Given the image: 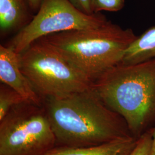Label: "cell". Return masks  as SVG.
Masks as SVG:
<instances>
[{"mask_svg": "<svg viewBox=\"0 0 155 155\" xmlns=\"http://www.w3.org/2000/svg\"><path fill=\"white\" fill-rule=\"evenodd\" d=\"M43 106L56 146L93 147L135 139L124 119L106 105L92 88L43 97Z\"/></svg>", "mask_w": 155, "mask_h": 155, "instance_id": "6da1fadb", "label": "cell"}, {"mask_svg": "<svg viewBox=\"0 0 155 155\" xmlns=\"http://www.w3.org/2000/svg\"><path fill=\"white\" fill-rule=\"evenodd\" d=\"M91 88L109 109L124 119L139 139L155 127V58L119 63L93 82Z\"/></svg>", "mask_w": 155, "mask_h": 155, "instance_id": "7a4b0ae2", "label": "cell"}, {"mask_svg": "<svg viewBox=\"0 0 155 155\" xmlns=\"http://www.w3.org/2000/svg\"><path fill=\"white\" fill-rule=\"evenodd\" d=\"M137 38L131 29L107 21L97 27L51 34L40 39L93 82L121 62Z\"/></svg>", "mask_w": 155, "mask_h": 155, "instance_id": "3957f363", "label": "cell"}, {"mask_svg": "<svg viewBox=\"0 0 155 155\" xmlns=\"http://www.w3.org/2000/svg\"><path fill=\"white\" fill-rule=\"evenodd\" d=\"M18 55L22 72L42 98L64 96L91 88L90 79L41 39Z\"/></svg>", "mask_w": 155, "mask_h": 155, "instance_id": "277c9868", "label": "cell"}, {"mask_svg": "<svg viewBox=\"0 0 155 155\" xmlns=\"http://www.w3.org/2000/svg\"><path fill=\"white\" fill-rule=\"evenodd\" d=\"M56 146L43 105L24 102L0 121V155H43Z\"/></svg>", "mask_w": 155, "mask_h": 155, "instance_id": "5b68a950", "label": "cell"}, {"mask_svg": "<svg viewBox=\"0 0 155 155\" xmlns=\"http://www.w3.org/2000/svg\"><path fill=\"white\" fill-rule=\"evenodd\" d=\"M107 21L100 12L89 15L80 11L69 0H43L37 14L12 39L8 47L19 54L47 35L94 28Z\"/></svg>", "mask_w": 155, "mask_h": 155, "instance_id": "8992f818", "label": "cell"}, {"mask_svg": "<svg viewBox=\"0 0 155 155\" xmlns=\"http://www.w3.org/2000/svg\"><path fill=\"white\" fill-rule=\"evenodd\" d=\"M0 80L28 102L43 105V98L22 72L19 55L9 47L0 45Z\"/></svg>", "mask_w": 155, "mask_h": 155, "instance_id": "52a82bcc", "label": "cell"}, {"mask_svg": "<svg viewBox=\"0 0 155 155\" xmlns=\"http://www.w3.org/2000/svg\"><path fill=\"white\" fill-rule=\"evenodd\" d=\"M138 139L93 147L56 146L43 155H128Z\"/></svg>", "mask_w": 155, "mask_h": 155, "instance_id": "ba28073f", "label": "cell"}, {"mask_svg": "<svg viewBox=\"0 0 155 155\" xmlns=\"http://www.w3.org/2000/svg\"><path fill=\"white\" fill-rule=\"evenodd\" d=\"M155 58V26L147 30L130 45L120 63L136 64Z\"/></svg>", "mask_w": 155, "mask_h": 155, "instance_id": "9c48e42d", "label": "cell"}, {"mask_svg": "<svg viewBox=\"0 0 155 155\" xmlns=\"http://www.w3.org/2000/svg\"><path fill=\"white\" fill-rule=\"evenodd\" d=\"M28 0H0V27L7 32L18 27L28 17Z\"/></svg>", "mask_w": 155, "mask_h": 155, "instance_id": "30bf717a", "label": "cell"}, {"mask_svg": "<svg viewBox=\"0 0 155 155\" xmlns=\"http://www.w3.org/2000/svg\"><path fill=\"white\" fill-rule=\"evenodd\" d=\"M27 101L15 90L5 84L0 86V121L12 109Z\"/></svg>", "mask_w": 155, "mask_h": 155, "instance_id": "8fae6325", "label": "cell"}, {"mask_svg": "<svg viewBox=\"0 0 155 155\" xmlns=\"http://www.w3.org/2000/svg\"><path fill=\"white\" fill-rule=\"evenodd\" d=\"M153 137L151 130L137 140L135 147L128 155H150Z\"/></svg>", "mask_w": 155, "mask_h": 155, "instance_id": "7c38bea8", "label": "cell"}, {"mask_svg": "<svg viewBox=\"0 0 155 155\" xmlns=\"http://www.w3.org/2000/svg\"><path fill=\"white\" fill-rule=\"evenodd\" d=\"M94 13L102 11L117 12L122 9L125 0H92Z\"/></svg>", "mask_w": 155, "mask_h": 155, "instance_id": "4fadbf2b", "label": "cell"}, {"mask_svg": "<svg viewBox=\"0 0 155 155\" xmlns=\"http://www.w3.org/2000/svg\"><path fill=\"white\" fill-rule=\"evenodd\" d=\"M70 2L78 10L87 15L94 13L92 0H69Z\"/></svg>", "mask_w": 155, "mask_h": 155, "instance_id": "5bb4252c", "label": "cell"}, {"mask_svg": "<svg viewBox=\"0 0 155 155\" xmlns=\"http://www.w3.org/2000/svg\"><path fill=\"white\" fill-rule=\"evenodd\" d=\"M43 0H28V3L32 10L38 11Z\"/></svg>", "mask_w": 155, "mask_h": 155, "instance_id": "9a60e30c", "label": "cell"}, {"mask_svg": "<svg viewBox=\"0 0 155 155\" xmlns=\"http://www.w3.org/2000/svg\"><path fill=\"white\" fill-rule=\"evenodd\" d=\"M152 137H153V143H152V147L150 155H155V127L153 130H152Z\"/></svg>", "mask_w": 155, "mask_h": 155, "instance_id": "2e32d148", "label": "cell"}]
</instances>
